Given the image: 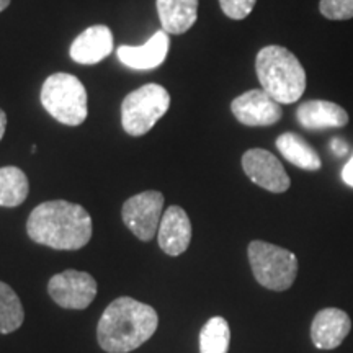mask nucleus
Masks as SVG:
<instances>
[{
	"label": "nucleus",
	"mask_w": 353,
	"mask_h": 353,
	"mask_svg": "<svg viewBox=\"0 0 353 353\" xmlns=\"http://www.w3.org/2000/svg\"><path fill=\"white\" fill-rule=\"evenodd\" d=\"M169 44V33L164 30H159L143 46H120L117 50V56L123 64L131 69H156L165 61Z\"/></svg>",
	"instance_id": "obj_14"
},
{
	"label": "nucleus",
	"mask_w": 353,
	"mask_h": 353,
	"mask_svg": "<svg viewBox=\"0 0 353 353\" xmlns=\"http://www.w3.org/2000/svg\"><path fill=\"white\" fill-rule=\"evenodd\" d=\"M257 0H219L221 10L232 20H244L254 10Z\"/></svg>",
	"instance_id": "obj_22"
},
{
	"label": "nucleus",
	"mask_w": 353,
	"mask_h": 353,
	"mask_svg": "<svg viewBox=\"0 0 353 353\" xmlns=\"http://www.w3.org/2000/svg\"><path fill=\"white\" fill-rule=\"evenodd\" d=\"M164 211V195L157 190L138 193L125 201L121 210L123 223L138 237L149 242L157 236Z\"/></svg>",
	"instance_id": "obj_7"
},
{
	"label": "nucleus",
	"mask_w": 353,
	"mask_h": 353,
	"mask_svg": "<svg viewBox=\"0 0 353 353\" xmlns=\"http://www.w3.org/2000/svg\"><path fill=\"white\" fill-rule=\"evenodd\" d=\"M231 343V327L228 321L214 316L203 325L200 332V353H228Z\"/></svg>",
	"instance_id": "obj_20"
},
{
	"label": "nucleus",
	"mask_w": 353,
	"mask_h": 353,
	"mask_svg": "<svg viewBox=\"0 0 353 353\" xmlns=\"http://www.w3.org/2000/svg\"><path fill=\"white\" fill-rule=\"evenodd\" d=\"M260 85L280 105L296 103L306 90V72L293 52L283 46H265L255 59Z\"/></svg>",
	"instance_id": "obj_3"
},
{
	"label": "nucleus",
	"mask_w": 353,
	"mask_h": 353,
	"mask_svg": "<svg viewBox=\"0 0 353 353\" xmlns=\"http://www.w3.org/2000/svg\"><path fill=\"white\" fill-rule=\"evenodd\" d=\"M296 120L304 130L322 131L345 126L348 113L334 101L307 100L296 110Z\"/></svg>",
	"instance_id": "obj_15"
},
{
	"label": "nucleus",
	"mask_w": 353,
	"mask_h": 353,
	"mask_svg": "<svg viewBox=\"0 0 353 353\" xmlns=\"http://www.w3.org/2000/svg\"><path fill=\"white\" fill-rule=\"evenodd\" d=\"M97 291V280L87 272L65 270L52 275L48 281V293L52 301L63 309H87L94 303Z\"/></svg>",
	"instance_id": "obj_8"
},
{
	"label": "nucleus",
	"mask_w": 353,
	"mask_h": 353,
	"mask_svg": "<svg viewBox=\"0 0 353 353\" xmlns=\"http://www.w3.org/2000/svg\"><path fill=\"white\" fill-rule=\"evenodd\" d=\"M192 221L187 211L180 206H169L162 214L159 224L157 241L162 252L170 257H179L187 252L190 242H192Z\"/></svg>",
	"instance_id": "obj_11"
},
{
	"label": "nucleus",
	"mask_w": 353,
	"mask_h": 353,
	"mask_svg": "<svg viewBox=\"0 0 353 353\" xmlns=\"http://www.w3.org/2000/svg\"><path fill=\"white\" fill-rule=\"evenodd\" d=\"M6 130H7V114L2 108H0V141H2L3 134H6Z\"/></svg>",
	"instance_id": "obj_25"
},
{
	"label": "nucleus",
	"mask_w": 353,
	"mask_h": 353,
	"mask_svg": "<svg viewBox=\"0 0 353 353\" xmlns=\"http://www.w3.org/2000/svg\"><path fill=\"white\" fill-rule=\"evenodd\" d=\"M43 108L65 126H79L87 120L88 97L83 83L65 72L52 74L41 87Z\"/></svg>",
	"instance_id": "obj_4"
},
{
	"label": "nucleus",
	"mask_w": 353,
	"mask_h": 353,
	"mask_svg": "<svg viewBox=\"0 0 353 353\" xmlns=\"http://www.w3.org/2000/svg\"><path fill=\"white\" fill-rule=\"evenodd\" d=\"M332 151H334V154L335 156H339V157H342V156H345V154L348 152V145H347V143L343 139H339V138H334L332 139Z\"/></svg>",
	"instance_id": "obj_23"
},
{
	"label": "nucleus",
	"mask_w": 353,
	"mask_h": 353,
	"mask_svg": "<svg viewBox=\"0 0 353 353\" xmlns=\"http://www.w3.org/2000/svg\"><path fill=\"white\" fill-rule=\"evenodd\" d=\"M352 330V319L337 307L321 309L311 322V341L319 350H334Z\"/></svg>",
	"instance_id": "obj_12"
},
{
	"label": "nucleus",
	"mask_w": 353,
	"mask_h": 353,
	"mask_svg": "<svg viewBox=\"0 0 353 353\" xmlns=\"http://www.w3.org/2000/svg\"><path fill=\"white\" fill-rule=\"evenodd\" d=\"M170 107V95L159 83H145L132 90L121 103V125L130 136L139 138L156 126Z\"/></svg>",
	"instance_id": "obj_6"
},
{
	"label": "nucleus",
	"mask_w": 353,
	"mask_h": 353,
	"mask_svg": "<svg viewBox=\"0 0 353 353\" xmlns=\"http://www.w3.org/2000/svg\"><path fill=\"white\" fill-rule=\"evenodd\" d=\"M8 6H10V0H0V12L6 10Z\"/></svg>",
	"instance_id": "obj_26"
},
{
	"label": "nucleus",
	"mask_w": 353,
	"mask_h": 353,
	"mask_svg": "<svg viewBox=\"0 0 353 353\" xmlns=\"http://www.w3.org/2000/svg\"><path fill=\"white\" fill-rule=\"evenodd\" d=\"M92 218L83 206L65 200L38 205L26 221L33 242L54 250H81L92 239Z\"/></svg>",
	"instance_id": "obj_1"
},
{
	"label": "nucleus",
	"mask_w": 353,
	"mask_h": 353,
	"mask_svg": "<svg viewBox=\"0 0 353 353\" xmlns=\"http://www.w3.org/2000/svg\"><path fill=\"white\" fill-rule=\"evenodd\" d=\"M275 144L281 156L298 169L316 172L322 167V161L316 149L296 132H283L278 136Z\"/></svg>",
	"instance_id": "obj_17"
},
{
	"label": "nucleus",
	"mask_w": 353,
	"mask_h": 353,
	"mask_svg": "<svg viewBox=\"0 0 353 353\" xmlns=\"http://www.w3.org/2000/svg\"><path fill=\"white\" fill-rule=\"evenodd\" d=\"M242 169L245 175L260 188L272 193H285L291 180L278 157L265 149H249L242 156Z\"/></svg>",
	"instance_id": "obj_9"
},
{
	"label": "nucleus",
	"mask_w": 353,
	"mask_h": 353,
	"mask_svg": "<svg viewBox=\"0 0 353 353\" xmlns=\"http://www.w3.org/2000/svg\"><path fill=\"white\" fill-rule=\"evenodd\" d=\"M25 321L23 304L19 294L3 281H0V334H12L21 327Z\"/></svg>",
	"instance_id": "obj_19"
},
{
	"label": "nucleus",
	"mask_w": 353,
	"mask_h": 353,
	"mask_svg": "<svg viewBox=\"0 0 353 353\" xmlns=\"http://www.w3.org/2000/svg\"><path fill=\"white\" fill-rule=\"evenodd\" d=\"M319 10L329 20L353 19V0H321Z\"/></svg>",
	"instance_id": "obj_21"
},
{
	"label": "nucleus",
	"mask_w": 353,
	"mask_h": 353,
	"mask_svg": "<svg viewBox=\"0 0 353 353\" xmlns=\"http://www.w3.org/2000/svg\"><path fill=\"white\" fill-rule=\"evenodd\" d=\"M113 52V33L108 26L94 25L83 30L70 46V57L77 64L94 65Z\"/></svg>",
	"instance_id": "obj_13"
},
{
	"label": "nucleus",
	"mask_w": 353,
	"mask_h": 353,
	"mask_svg": "<svg viewBox=\"0 0 353 353\" xmlns=\"http://www.w3.org/2000/svg\"><path fill=\"white\" fill-rule=\"evenodd\" d=\"M231 112L237 121L250 128L272 126L283 117L281 105L263 88H254L236 97L231 103Z\"/></svg>",
	"instance_id": "obj_10"
},
{
	"label": "nucleus",
	"mask_w": 353,
	"mask_h": 353,
	"mask_svg": "<svg viewBox=\"0 0 353 353\" xmlns=\"http://www.w3.org/2000/svg\"><path fill=\"white\" fill-rule=\"evenodd\" d=\"M162 30L170 34L187 33L198 19V0H157Z\"/></svg>",
	"instance_id": "obj_16"
},
{
	"label": "nucleus",
	"mask_w": 353,
	"mask_h": 353,
	"mask_svg": "<svg viewBox=\"0 0 353 353\" xmlns=\"http://www.w3.org/2000/svg\"><path fill=\"white\" fill-rule=\"evenodd\" d=\"M249 263L259 285L272 291H286L293 286L298 275V257L291 250L252 241L247 247Z\"/></svg>",
	"instance_id": "obj_5"
},
{
	"label": "nucleus",
	"mask_w": 353,
	"mask_h": 353,
	"mask_svg": "<svg viewBox=\"0 0 353 353\" xmlns=\"http://www.w3.org/2000/svg\"><path fill=\"white\" fill-rule=\"evenodd\" d=\"M157 311L130 296L117 298L107 306L97 325V341L107 353H130L156 334Z\"/></svg>",
	"instance_id": "obj_2"
},
{
	"label": "nucleus",
	"mask_w": 353,
	"mask_h": 353,
	"mask_svg": "<svg viewBox=\"0 0 353 353\" xmlns=\"http://www.w3.org/2000/svg\"><path fill=\"white\" fill-rule=\"evenodd\" d=\"M342 180L348 185V187L353 188V156L342 169Z\"/></svg>",
	"instance_id": "obj_24"
},
{
	"label": "nucleus",
	"mask_w": 353,
	"mask_h": 353,
	"mask_svg": "<svg viewBox=\"0 0 353 353\" xmlns=\"http://www.w3.org/2000/svg\"><path fill=\"white\" fill-rule=\"evenodd\" d=\"M30 193L28 176L19 167H0V206L17 208L23 205Z\"/></svg>",
	"instance_id": "obj_18"
}]
</instances>
